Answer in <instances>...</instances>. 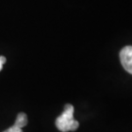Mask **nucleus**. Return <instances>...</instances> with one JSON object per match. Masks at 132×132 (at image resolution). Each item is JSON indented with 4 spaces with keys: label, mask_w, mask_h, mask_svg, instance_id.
<instances>
[{
    "label": "nucleus",
    "mask_w": 132,
    "mask_h": 132,
    "mask_svg": "<svg viewBox=\"0 0 132 132\" xmlns=\"http://www.w3.org/2000/svg\"><path fill=\"white\" fill-rule=\"evenodd\" d=\"M15 125H17L18 127L23 128L28 124V116L24 113H19L16 118V121L14 123Z\"/></svg>",
    "instance_id": "obj_3"
},
{
    "label": "nucleus",
    "mask_w": 132,
    "mask_h": 132,
    "mask_svg": "<svg viewBox=\"0 0 132 132\" xmlns=\"http://www.w3.org/2000/svg\"><path fill=\"white\" fill-rule=\"evenodd\" d=\"M3 132H23V130H22V128L18 127L17 125H13V126H11L10 128H8V129H6L5 131Z\"/></svg>",
    "instance_id": "obj_4"
},
{
    "label": "nucleus",
    "mask_w": 132,
    "mask_h": 132,
    "mask_svg": "<svg viewBox=\"0 0 132 132\" xmlns=\"http://www.w3.org/2000/svg\"><path fill=\"white\" fill-rule=\"evenodd\" d=\"M119 59L123 69L132 75V46H125L119 52Z\"/></svg>",
    "instance_id": "obj_2"
},
{
    "label": "nucleus",
    "mask_w": 132,
    "mask_h": 132,
    "mask_svg": "<svg viewBox=\"0 0 132 132\" xmlns=\"http://www.w3.org/2000/svg\"><path fill=\"white\" fill-rule=\"evenodd\" d=\"M73 106L71 104H67L64 108V112L57 118L55 124L56 127L61 132L75 131L78 128L79 123L73 118Z\"/></svg>",
    "instance_id": "obj_1"
},
{
    "label": "nucleus",
    "mask_w": 132,
    "mask_h": 132,
    "mask_svg": "<svg viewBox=\"0 0 132 132\" xmlns=\"http://www.w3.org/2000/svg\"><path fill=\"white\" fill-rule=\"evenodd\" d=\"M6 63V58L4 56H0V71L2 70V67Z\"/></svg>",
    "instance_id": "obj_5"
}]
</instances>
